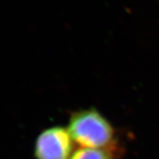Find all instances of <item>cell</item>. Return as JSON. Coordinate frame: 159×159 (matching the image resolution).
Wrapping results in <instances>:
<instances>
[{"mask_svg":"<svg viewBox=\"0 0 159 159\" xmlns=\"http://www.w3.org/2000/svg\"><path fill=\"white\" fill-rule=\"evenodd\" d=\"M71 137L81 148L117 149L116 133L112 125L95 108L82 109L71 114L67 126Z\"/></svg>","mask_w":159,"mask_h":159,"instance_id":"obj_1","label":"cell"},{"mask_svg":"<svg viewBox=\"0 0 159 159\" xmlns=\"http://www.w3.org/2000/svg\"><path fill=\"white\" fill-rule=\"evenodd\" d=\"M73 139L67 128L52 126L46 128L36 138V159H70L73 155Z\"/></svg>","mask_w":159,"mask_h":159,"instance_id":"obj_2","label":"cell"},{"mask_svg":"<svg viewBox=\"0 0 159 159\" xmlns=\"http://www.w3.org/2000/svg\"><path fill=\"white\" fill-rule=\"evenodd\" d=\"M70 159H115L112 151L107 149L80 148L74 151Z\"/></svg>","mask_w":159,"mask_h":159,"instance_id":"obj_3","label":"cell"}]
</instances>
